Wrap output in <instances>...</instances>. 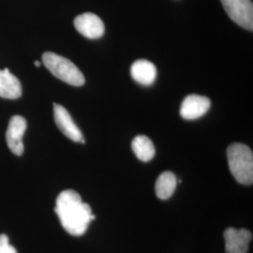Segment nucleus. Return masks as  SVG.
Here are the masks:
<instances>
[{
    "mask_svg": "<svg viewBox=\"0 0 253 253\" xmlns=\"http://www.w3.org/2000/svg\"><path fill=\"white\" fill-rule=\"evenodd\" d=\"M131 148L136 157L144 163L150 162L155 156V146L152 141L145 135L136 136L131 143Z\"/></svg>",
    "mask_w": 253,
    "mask_h": 253,
    "instance_id": "13",
    "label": "nucleus"
},
{
    "mask_svg": "<svg viewBox=\"0 0 253 253\" xmlns=\"http://www.w3.org/2000/svg\"><path fill=\"white\" fill-rule=\"evenodd\" d=\"M74 27L81 35L90 40L100 39L105 31L102 20L91 12L78 15L74 19Z\"/></svg>",
    "mask_w": 253,
    "mask_h": 253,
    "instance_id": "6",
    "label": "nucleus"
},
{
    "mask_svg": "<svg viewBox=\"0 0 253 253\" xmlns=\"http://www.w3.org/2000/svg\"><path fill=\"white\" fill-rule=\"evenodd\" d=\"M130 74L134 81L143 85H151L157 77V69L153 63L145 59L137 60L130 68Z\"/></svg>",
    "mask_w": 253,
    "mask_h": 253,
    "instance_id": "11",
    "label": "nucleus"
},
{
    "mask_svg": "<svg viewBox=\"0 0 253 253\" xmlns=\"http://www.w3.org/2000/svg\"><path fill=\"white\" fill-rule=\"evenodd\" d=\"M54 212L59 217L64 229L74 236L84 235L92 221L89 205L84 203L75 190H66L59 193L56 198Z\"/></svg>",
    "mask_w": 253,
    "mask_h": 253,
    "instance_id": "1",
    "label": "nucleus"
},
{
    "mask_svg": "<svg viewBox=\"0 0 253 253\" xmlns=\"http://www.w3.org/2000/svg\"><path fill=\"white\" fill-rule=\"evenodd\" d=\"M211 106L210 100L200 95H189L182 101L180 115L187 120L202 118L208 113Z\"/></svg>",
    "mask_w": 253,
    "mask_h": 253,
    "instance_id": "9",
    "label": "nucleus"
},
{
    "mask_svg": "<svg viewBox=\"0 0 253 253\" xmlns=\"http://www.w3.org/2000/svg\"><path fill=\"white\" fill-rule=\"evenodd\" d=\"M177 179L172 172H164L158 177L156 182V194L162 200L171 198L176 189Z\"/></svg>",
    "mask_w": 253,
    "mask_h": 253,
    "instance_id": "12",
    "label": "nucleus"
},
{
    "mask_svg": "<svg viewBox=\"0 0 253 253\" xmlns=\"http://www.w3.org/2000/svg\"><path fill=\"white\" fill-rule=\"evenodd\" d=\"M27 126V120L21 116H13L9 120L6 132V141L10 151L16 156H22L24 153L23 137Z\"/></svg>",
    "mask_w": 253,
    "mask_h": 253,
    "instance_id": "5",
    "label": "nucleus"
},
{
    "mask_svg": "<svg viewBox=\"0 0 253 253\" xmlns=\"http://www.w3.org/2000/svg\"><path fill=\"white\" fill-rule=\"evenodd\" d=\"M42 62L54 77L71 85L81 86L85 83L81 71L75 64L64 56L52 52H46L42 54Z\"/></svg>",
    "mask_w": 253,
    "mask_h": 253,
    "instance_id": "3",
    "label": "nucleus"
},
{
    "mask_svg": "<svg viewBox=\"0 0 253 253\" xmlns=\"http://www.w3.org/2000/svg\"><path fill=\"white\" fill-rule=\"evenodd\" d=\"M227 159L230 171L235 180L243 185L253 183V154L244 144L235 143L227 149Z\"/></svg>",
    "mask_w": 253,
    "mask_h": 253,
    "instance_id": "2",
    "label": "nucleus"
},
{
    "mask_svg": "<svg viewBox=\"0 0 253 253\" xmlns=\"http://www.w3.org/2000/svg\"><path fill=\"white\" fill-rule=\"evenodd\" d=\"M0 253H17V251L9 243V237L0 235Z\"/></svg>",
    "mask_w": 253,
    "mask_h": 253,
    "instance_id": "14",
    "label": "nucleus"
},
{
    "mask_svg": "<svg viewBox=\"0 0 253 253\" xmlns=\"http://www.w3.org/2000/svg\"><path fill=\"white\" fill-rule=\"evenodd\" d=\"M229 17L238 26L253 30V5L252 0H220Z\"/></svg>",
    "mask_w": 253,
    "mask_h": 253,
    "instance_id": "4",
    "label": "nucleus"
},
{
    "mask_svg": "<svg viewBox=\"0 0 253 253\" xmlns=\"http://www.w3.org/2000/svg\"><path fill=\"white\" fill-rule=\"evenodd\" d=\"M34 64H35V66H36V67H38V68H39V67H41V63H40L39 61H35V62H34Z\"/></svg>",
    "mask_w": 253,
    "mask_h": 253,
    "instance_id": "15",
    "label": "nucleus"
},
{
    "mask_svg": "<svg viewBox=\"0 0 253 253\" xmlns=\"http://www.w3.org/2000/svg\"><path fill=\"white\" fill-rule=\"evenodd\" d=\"M54 122L64 135L73 142L81 143L84 140L81 130L73 122L70 113L62 105L54 103Z\"/></svg>",
    "mask_w": 253,
    "mask_h": 253,
    "instance_id": "7",
    "label": "nucleus"
},
{
    "mask_svg": "<svg viewBox=\"0 0 253 253\" xmlns=\"http://www.w3.org/2000/svg\"><path fill=\"white\" fill-rule=\"evenodd\" d=\"M22 96V85L17 77L11 74L9 69L0 70V97L8 100H16Z\"/></svg>",
    "mask_w": 253,
    "mask_h": 253,
    "instance_id": "10",
    "label": "nucleus"
},
{
    "mask_svg": "<svg viewBox=\"0 0 253 253\" xmlns=\"http://www.w3.org/2000/svg\"><path fill=\"white\" fill-rule=\"evenodd\" d=\"M253 234L247 229L228 228L224 232L227 253H247Z\"/></svg>",
    "mask_w": 253,
    "mask_h": 253,
    "instance_id": "8",
    "label": "nucleus"
}]
</instances>
